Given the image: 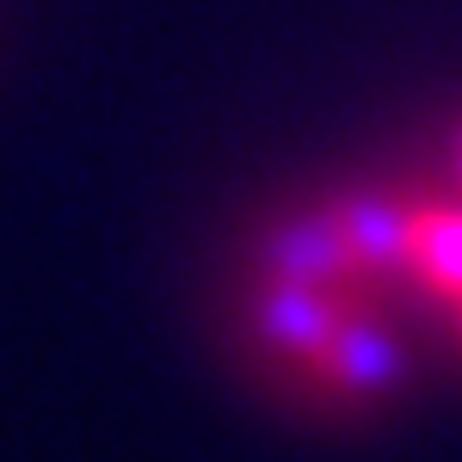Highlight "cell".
I'll list each match as a JSON object with an SVG mask.
<instances>
[{
	"instance_id": "obj_1",
	"label": "cell",
	"mask_w": 462,
	"mask_h": 462,
	"mask_svg": "<svg viewBox=\"0 0 462 462\" xmlns=\"http://www.w3.org/2000/svg\"><path fill=\"white\" fill-rule=\"evenodd\" d=\"M352 309H357V302L346 296V290L302 284V278H278V272H265V284L253 290V302H247V320H253V339H259L265 352L302 370V364L333 339V327L352 315Z\"/></svg>"
},
{
	"instance_id": "obj_2",
	"label": "cell",
	"mask_w": 462,
	"mask_h": 462,
	"mask_svg": "<svg viewBox=\"0 0 462 462\" xmlns=\"http://www.w3.org/2000/svg\"><path fill=\"white\" fill-rule=\"evenodd\" d=\"M302 376L327 394L370 401V394H389V389L407 383V352H401V339H394L376 315L352 309V315L333 327V339L302 364Z\"/></svg>"
},
{
	"instance_id": "obj_3",
	"label": "cell",
	"mask_w": 462,
	"mask_h": 462,
	"mask_svg": "<svg viewBox=\"0 0 462 462\" xmlns=\"http://www.w3.org/2000/svg\"><path fill=\"white\" fill-rule=\"evenodd\" d=\"M265 272L346 290V296L370 284V278L357 272V259H352V247H346L333 210H302V216H290V222H278V228L265 235Z\"/></svg>"
},
{
	"instance_id": "obj_4",
	"label": "cell",
	"mask_w": 462,
	"mask_h": 462,
	"mask_svg": "<svg viewBox=\"0 0 462 462\" xmlns=\"http://www.w3.org/2000/svg\"><path fill=\"white\" fill-rule=\"evenodd\" d=\"M346 247H352L357 272L370 284H383L394 272H407V228H413V198H394V191H357V198H339L327 204Z\"/></svg>"
},
{
	"instance_id": "obj_5",
	"label": "cell",
	"mask_w": 462,
	"mask_h": 462,
	"mask_svg": "<svg viewBox=\"0 0 462 462\" xmlns=\"http://www.w3.org/2000/svg\"><path fill=\"white\" fill-rule=\"evenodd\" d=\"M407 278L450 309L462 302V204H413Z\"/></svg>"
},
{
	"instance_id": "obj_6",
	"label": "cell",
	"mask_w": 462,
	"mask_h": 462,
	"mask_svg": "<svg viewBox=\"0 0 462 462\" xmlns=\"http://www.w3.org/2000/svg\"><path fill=\"white\" fill-rule=\"evenodd\" d=\"M450 173L462 179V124H457V130H450Z\"/></svg>"
},
{
	"instance_id": "obj_7",
	"label": "cell",
	"mask_w": 462,
	"mask_h": 462,
	"mask_svg": "<svg viewBox=\"0 0 462 462\" xmlns=\"http://www.w3.org/2000/svg\"><path fill=\"white\" fill-rule=\"evenodd\" d=\"M457 327H462V302H457Z\"/></svg>"
}]
</instances>
